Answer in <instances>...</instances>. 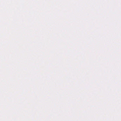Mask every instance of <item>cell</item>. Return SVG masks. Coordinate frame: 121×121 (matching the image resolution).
Listing matches in <instances>:
<instances>
[]
</instances>
